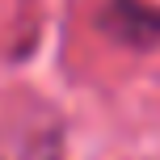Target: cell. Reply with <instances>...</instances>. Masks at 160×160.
<instances>
[{
	"instance_id": "obj_1",
	"label": "cell",
	"mask_w": 160,
	"mask_h": 160,
	"mask_svg": "<svg viewBox=\"0 0 160 160\" xmlns=\"http://www.w3.org/2000/svg\"><path fill=\"white\" fill-rule=\"evenodd\" d=\"M0 160H59V131L51 127L47 135H38V127L25 131L13 143H0Z\"/></svg>"
}]
</instances>
